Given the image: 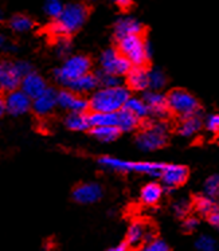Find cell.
Wrapping results in <instances>:
<instances>
[{
    "label": "cell",
    "mask_w": 219,
    "mask_h": 251,
    "mask_svg": "<svg viewBox=\"0 0 219 251\" xmlns=\"http://www.w3.org/2000/svg\"><path fill=\"white\" fill-rule=\"evenodd\" d=\"M87 16L89 8L83 3L76 1L63 5L61 15L50 25V32L55 36H70L85 25Z\"/></svg>",
    "instance_id": "obj_1"
},
{
    "label": "cell",
    "mask_w": 219,
    "mask_h": 251,
    "mask_svg": "<svg viewBox=\"0 0 219 251\" xmlns=\"http://www.w3.org/2000/svg\"><path fill=\"white\" fill-rule=\"evenodd\" d=\"M131 97L129 90L124 86L101 87L94 90L89 100V109L92 112L117 113L124 108L128 98Z\"/></svg>",
    "instance_id": "obj_2"
},
{
    "label": "cell",
    "mask_w": 219,
    "mask_h": 251,
    "mask_svg": "<svg viewBox=\"0 0 219 251\" xmlns=\"http://www.w3.org/2000/svg\"><path fill=\"white\" fill-rule=\"evenodd\" d=\"M118 52L132 66H143L152 55V46L141 35L125 36L118 39Z\"/></svg>",
    "instance_id": "obj_3"
},
{
    "label": "cell",
    "mask_w": 219,
    "mask_h": 251,
    "mask_svg": "<svg viewBox=\"0 0 219 251\" xmlns=\"http://www.w3.org/2000/svg\"><path fill=\"white\" fill-rule=\"evenodd\" d=\"M98 164L104 168L116 171V172H136V174H143L159 177L160 172L163 169L164 164L162 163H133V161H125V160L116 159L112 156H102L98 159Z\"/></svg>",
    "instance_id": "obj_4"
},
{
    "label": "cell",
    "mask_w": 219,
    "mask_h": 251,
    "mask_svg": "<svg viewBox=\"0 0 219 251\" xmlns=\"http://www.w3.org/2000/svg\"><path fill=\"white\" fill-rule=\"evenodd\" d=\"M168 140V126L164 123L156 121V123L148 124L147 126L137 134L136 144L141 151L152 152L163 148Z\"/></svg>",
    "instance_id": "obj_5"
},
{
    "label": "cell",
    "mask_w": 219,
    "mask_h": 251,
    "mask_svg": "<svg viewBox=\"0 0 219 251\" xmlns=\"http://www.w3.org/2000/svg\"><path fill=\"white\" fill-rule=\"evenodd\" d=\"M92 62L85 55H72L62 63L61 67L55 69L54 77L59 83L67 86L74 79L90 72Z\"/></svg>",
    "instance_id": "obj_6"
},
{
    "label": "cell",
    "mask_w": 219,
    "mask_h": 251,
    "mask_svg": "<svg viewBox=\"0 0 219 251\" xmlns=\"http://www.w3.org/2000/svg\"><path fill=\"white\" fill-rule=\"evenodd\" d=\"M167 106L169 112L178 114L182 118L199 113L198 100L191 93L182 89H175L169 92L167 96Z\"/></svg>",
    "instance_id": "obj_7"
},
{
    "label": "cell",
    "mask_w": 219,
    "mask_h": 251,
    "mask_svg": "<svg viewBox=\"0 0 219 251\" xmlns=\"http://www.w3.org/2000/svg\"><path fill=\"white\" fill-rule=\"evenodd\" d=\"M100 65H101V72L112 74L116 77L127 75V73L132 67L128 59H125L116 49H108L102 52L100 56Z\"/></svg>",
    "instance_id": "obj_8"
},
{
    "label": "cell",
    "mask_w": 219,
    "mask_h": 251,
    "mask_svg": "<svg viewBox=\"0 0 219 251\" xmlns=\"http://www.w3.org/2000/svg\"><path fill=\"white\" fill-rule=\"evenodd\" d=\"M22 78L16 62H0V90L10 93L19 89Z\"/></svg>",
    "instance_id": "obj_9"
},
{
    "label": "cell",
    "mask_w": 219,
    "mask_h": 251,
    "mask_svg": "<svg viewBox=\"0 0 219 251\" xmlns=\"http://www.w3.org/2000/svg\"><path fill=\"white\" fill-rule=\"evenodd\" d=\"M159 177L162 179L167 190H172L186 183V180L189 177V169L184 165L164 164Z\"/></svg>",
    "instance_id": "obj_10"
},
{
    "label": "cell",
    "mask_w": 219,
    "mask_h": 251,
    "mask_svg": "<svg viewBox=\"0 0 219 251\" xmlns=\"http://www.w3.org/2000/svg\"><path fill=\"white\" fill-rule=\"evenodd\" d=\"M58 106L69 113H85L89 109V101L72 90H62L56 94Z\"/></svg>",
    "instance_id": "obj_11"
},
{
    "label": "cell",
    "mask_w": 219,
    "mask_h": 251,
    "mask_svg": "<svg viewBox=\"0 0 219 251\" xmlns=\"http://www.w3.org/2000/svg\"><path fill=\"white\" fill-rule=\"evenodd\" d=\"M3 101H4L5 112H8L12 116H22L31 109V98L19 89L8 93V96Z\"/></svg>",
    "instance_id": "obj_12"
},
{
    "label": "cell",
    "mask_w": 219,
    "mask_h": 251,
    "mask_svg": "<svg viewBox=\"0 0 219 251\" xmlns=\"http://www.w3.org/2000/svg\"><path fill=\"white\" fill-rule=\"evenodd\" d=\"M147 105L149 116L156 118H164L168 114V106H167V96L158 90H149L145 92L144 97L141 98Z\"/></svg>",
    "instance_id": "obj_13"
},
{
    "label": "cell",
    "mask_w": 219,
    "mask_h": 251,
    "mask_svg": "<svg viewBox=\"0 0 219 251\" xmlns=\"http://www.w3.org/2000/svg\"><path fill=\"white\" fill-rule=\"evenodd\" d=\"M56 94H58L56 90L51 89V87H47L46 90L42 93V94H39L34 100H31V109L38 116H49L58 106Z\"/></svg>",
    "instance_id": "obj_14"
},
{
    "label": "cell",
    "mask_w": 219,
    "mask_h": 251,
    "mask_svg": "<svg viewBox=\"0 0 219 251\" xmlns=\"http://www.w3.org/2000/svg\"><path fill=\"white\" fill-rule=\"evenodd\" d=\"M102 187L97 183H82L73 191V199L81 204H92L101 199Z\"/></svg>",
    "instance_id": "obj_15"
},
{
    "label": "cell",
    "mask_w": 219,
    "mask_h": 251,
    "mask_svg": "<svg viewBox=\"0 0 219 251\" xmlns=\"http://www.w3.org/2000/svg\"><path fill=\"white\" fill-rule=\"evenodd\" d=\"M153 238L152 231L149 230L144 222L136 221L129 226L127 232V246L129 247H138L145 242L151 241Z\"/></svg>",
    "instance_id": "obj_16"
},
{
    "label": "cell",
    "mask_w": 219,
    "mask_h": 251,
    "mask_svg": "<svg viewBox=\"0 0 219 251\" xmlns=\"http://www.w3.org/2000/svg\"><path fill=\"white\" fill-rule=\"evenodd\" d=\"M21 90L27 94L31 100L36 98L39 94L45 92L47 89L46 81L35 72H31L26 74L21 81Z\"/></svg>",
    "instance_id": "obj_17"
},
{
    "label": "cell",
    "mask_w": 219,
    "mask_h": 251,
    "mask_svg": "<svg viewBox=\"0 0 219 251\" xmlns=\"http://www.w3.org/2000/svg\"><path fill=\"white\" fill-rule=\"evenodd\" d=\"M143 25L132 16H122L114 25V35L118 39L131 35H143Z\"/></svg>",
    "instance_id": "obj_18"
},
{
    "label": "cell",
    "mask_w": 219,
    "mask_h": 251,
    "mask_svg": "<svg viewBox=\"0 0 219 251\" xmlns=\"http://www.w3.org/2000/svg\"><path fill=\"white\" fill-rule=\"evenodd\" d=\"M128 86L135 92H145L149 89L148 82V70L144 66L131 67V70L127 73Z\"/></svg>",
    "instance_id": "obj_19"
},
{
    "label": "cell",
    "mask_w": 219,
    "mask_h": 251,
    "mask_svg": "<svg viewBox=\"0 0 219 251\" xmlns=\"http://www.w3.org/2000/svg\"><path fill=\"white\" fill-rule=\"evenodd\" d=\"M67 89L72 92L77 93V94H86V93H93L94 90H97L98 87V79L96 74L92 73H86L80 78L74 79L73 82L67 85Z\"/></svg>",
    "instance_id": "obj_20"
},
{
    "label": "cell",
    "mask_w": 219,
    "mask_h": 251,
    "mask_svg": "<svg viewBox=\"0 0 219 251\" xmlns=\"http://www.w3.org/2000/svg\"><path fill=\"white\" fill-rule=\"evenodd\" d=\"M202 126H203V120L200 118L198 113V114H192V116H189V117H184L180 125H179L178 132L183 137H192L202 129Z\"/></svg>",
    "instance_id": "obj_21"
},
{
    "label": "cell",
    "mask_w": 219,
    "mask_h": 251,
    "mask_svg": "<svg viewBox=\"0 0 219 251\" xmlns=\"http://www.w3.org/2000/svg\"><path fill=\"white\" fill-rule=\"evenodd\" d=\"M163 187L158 183H148L143 187V190L140 192V199L144 204L155 205L160 201L163 196Z\"/></svg>",
    "instance_id": "obj_22"
},
{
    "label": "cell",
    "mask_w": 219,
    "mask_h": 251,
    "mask_svg": "<svg viewBox=\"0 0 219 251\" xmlns=\"http://www.w3.org/2000/svg\"><path fill=\"white\" fill-rule=\"evenodd\" d=\"M65 125L67 129L74 130V132H83V130L90 129L86 113H69L65 118Z\"/></svg>",
    "instance_id": "obj_23"
},
{
    "label": "cell",
    "mask_w": 219,
    "mask_h": 251,
    "mask_svg": "<svg viewBox=\"0 0 219 251\" xmlns=\"http://www.w3.org/2000/svg\"><path fill=\"white\" fill-rule=\"evenodd\" d=\"M90 128H98V126H116L117 125V113H100L92 112L87 114Z\"/></svg>",
    "instance_id": "obj_24"
},
{
    "label": "cell",
    "mask_w": 219,
    "mask_h": 251,
    "mask_svg": "<svg viewBox=\"0 0 219 251\" xmlns=\"http://www.w3.org/2000/svg\"><path fill=\"white\" fill-rule=\"evenodd\" d=\"M140 120L133 116L132 113H129L127 109L122 108L121 110L117 112V126L120 132H131L133 129H136L138 126Z\"/></svg>",
    "instance_id": "obj_25"
},
{
    "label": "cell",
    "mask_w": 219,
    "mask_h": 251,
    "mask_svg": "<svg viewBox=\"0 0 219 251\" xmlns=\"http://www.w3.org/2000/svg\"><path fill=\"white\" fill-rule=\"evenodd\" d=\"M124 109H127L128 112L132 113L135 117L137 120H144L149 116L148 108L145 102H144L141 98L136 97H129L127 100V102L124 105Z\"/></svg>",
    "instance_id": "obj_26"
},
{
    "label": "cell",
    "mask_w": 219,
    "mask_h": 251,
    "mask_svg": "<svg viewBox=\"0 0 219 251\" xmlns=\"http://www.w3.org/2000/svg\"><path fill=\"white\" fill-rule=\"evenodd\" d=\"M120 130L117 126H98V128H92V134L94 139L102 143H112L118 139Z\"/></svg>",
    "instance_id": "obj_27"
},
{
    "label": "cell",
    "mask_w": 219,
    "mask_h": 251,
    "mask_svg": "<svg viewBox=\"0 0 219 251\" xmlns=\"http://www.w3.org/2000/svg\"><path fill=\"white\" fill-rule=\"evenodd\" d=\"M10 27L15 32H27L34 27V21L25 14H16L10 19Z\"/></svg>",
    "instance_id": "obj_28"
},
{
    "label": "cell",
    "mask_w": 219,
    "mask_h": 251,
    "mask_svg": "<svg viewBox=\"0 0 219 251\" xmlns=\"http://www.w3.org/2000/svg\"><path fill=\"white\" fill-rule=\"evenodd\" d=\"M195 210L198 211L200 215L209 216L211 212L218 210V204L217 200L211 199L209 196H199L198 199L195 200Z\"/></svg>",
    "instance_id": "obj_29"
},
{
    "label": "cell",
    "mask_w": 219,
    "mask_h": 251,
    "mask_svg": "<svg viewBox=\"0 0 219 251\" xmlns=\"http://www.w3.org/2000/svg\"><path fill=\"white\" fill-rule=\"evenodd\" d=\"M148 82H149V89L152 90H160L165 86L167 83V77L162 70L159 69H155V70H151L148 72Z\"/></svg>",
    "instance_id": "obj_30"
},
{
    "label": "cell",
    "mask_w": 219,
    "mask_h": 251,
    "mask_svg": "<svg viewBox=\"0 0 219 251\" xmlns=\"http://www.w3.org/2000/svg\"><path fill=\"white\" fill-rule=\"evenodd\" d=\"M204 195L209 196L211 199H215L218 198L219 194V176L217 174L213 175V176H210L209 179L206 180V183H204Z\"/></svg>",
    "instance_id": "obj_31"
},
{
    "label": "cell",
    "mask_w": 219,
    "mask_h": 251,
    "mask_svg": "<svg viewBox=\"0 0 219 251\" xmlns=\"http://www.w3.org/2000/svg\"><path fill=\"white\" fill-rule=\"evenodd\" d=\"M63 3L61 0H46L45 5H43V11L49 18L51 19H56L58 16L61 15L62 10H63Z\"/></svg>",
    "instance_id": "obj_32"
},
{
    "label": "cell",
    "mask_w": 219,
    "mask_h": 251,
    "mask_svg": "<svg viewBox=\"0 0 219 251\" xmlns=\"http://www.w3.org/2000/svg\"><path fill=\"white\" fill-rule=\"evenodd\" d=\"M195 247L198 251H217L218 243L213 236L200 235L195 242Z\"/></svg>",
    "instance_id": "obj_33"
},
{
    "label": "cell",
    "mask_w": 219,
    "mask_h": 251,
    "mask_svg": "<svg viewBox=\"0 0 219 251\" xmlns=\"http://www.w3.org/2000/svg\"><path fill=\"white\" fill-rule=\"evenodd\" d=\"M72 41L69 36H56L55 50L59 56H67L72 52Z\"/></svg>",
    "instance_id": "obj_34"
},
{
    "label": "cell",
    "mask_w": 219,
    "mask_h": 251,
    "mask_svg": "<svg viewBox=\"0 0 219 251\" xmlns=\"http://www.w3.org/2000/svg\"><path fill=\"white\" fill-rule=\"evenodd\" d=\"M172 208L179 218H186L191 210V201L189 199H179L173 203Z\"/></svg>",
    "instance_id": "obj_35"
},
{
    "label": "cell",
    "mask_w": 219,
    "mask_h": 251,
    "mask_svg": "<svg viewBox=\"0 0 219 251\" xmlns=\"http://www.w3.org/2000/svg\"><path fill=\"white\" fill-rule=\"evenodd\" d=\"M141 251H169L168 245L162 239L158 238H152L151 241H148L144 243Z\"/></svg>",
    "instance_id": "obj_36"
},
{
    "label": "cell",
    "mask_w": 219,
    "mask_h": 251,
    "mask_svg": "<svg viewBox=\"0 0 219 251\" xmlns=\"http://www.w3.org/2000/svg\"><path fill=\"white\" fill-rule=\"evenodd\" d=\"M97 79L98 85H101L102 87H112L120 85V77H116V75L104 72H100V74H97Z\"/></svg>",
    "instance_id": "obj_37"
},
{
    "label": "cell",
    "mask_w": 219,
    "mask_h": 251,
    "mask_svg": "<svg viewBox=\"0 0 219 251\" xmlns=\"http://www.w3.org/2000/svg\"><path fill=\"white\" fill-rule=\"evenodd\" d=\"M203 126L210 133H218L219 129V117L217 113H213V114H209L206 120L203 121Z\"/></svg>",
    "instance_id": "obj_38"
},
{
    "label": "cell",
    "mask_w": 219,
    "mask_h": 251,
    "mask_svg": "<svg viewBox=\"0 0 219 251\" xmlns=\"http://www.w3.org/2000/svg\"><path fill=\"white\" fill-rule=\"evenodd\" d=\"M199 227V221L194 216H189V218H186L184 219V223H183V228L187 232H192L195 231L196 228Z\"/></svg>",
    "instance_id": "obj_39"
},
{
    "label": "cell",
    "mask_w": 219,
    "mask_h": 251,
    "mask_svg": "<svg viewBox=\"0 0 219 251\" xmlns=\"http://www.w3.org/2000/svg\"><path fill=\"white\" fill-rule=\"evenodd\" d=\"M16 66H18V70L21 72L22 77H25L26 74H28V73L32 72V67L28 62H25V61H19L16 62Z\"/></svg>",
    "instance_id": "obj_40"
},
{
    "label": "cell",
    "mask_w": 219,
    "mask_h": 251,
    "mask_svg": "<svg viewBox=\"0 0 219 251\" xmlns=\"http://www.w3.org/2000/svg\"><path fill=\"white\" fill-rule=\"evenodd\" d=\"M0 50H5V51H14L15 50V46L1 34H0Z\"/></svg>",
    "instance_id": "obj_41"
},
{
    "label": "cell",
    "mask_w": 219,
    "mask_h": 251,
    "mask_svg": "<svg viewBox=\"0 0 219 251\" xmlns=\"http://www.w3.org/2000/svg\"><path fill=\"white\" fill-rule=\"evenodd\" d=\"M207 219H209L210 225L213 226V227H218L219 226V211H214V212H211L209 216H207Z\"/></svg>",
    "instance_id": "obj_42"
},
{
    "label": "cell",
    "mask_w": 219,
    "mask_h": 251,
    "mask_svg": "<svg viewBox=\"0 0 219 251\" xmlns=\"http://www.w3.org/2000/svg\"><path fill=\"white\" fill-rule=\"evenodd\" d=\"M113 4H116L117 7L122 8V10H127L132 5V0H112Z\"/></svg>",
    "instance_id": "obj_43"
},
{
    "label": "cell",
    "mask_w": 219,
    "mask_h": 251,
    "mask_svg": "<svg viewBox=\"0 0 219 251\" xmlns=\"http://www.w3.org/2000/svg\"><path fill=\"white\" fill-rule=\"evenodd\" d=\"M107 251H128V246L127 243H121V245H117V246L112 247Z\"/></svg>",
    "instance_id": "obj_44"
},
{
    "label": "cell",
    "mask_w": 219,
    "mask_h": 251,
    "mask_svg": "<svg viewBox=\"0 0 219 251\" xmlns=\"http://www.w3.org/2000/svg\"><path fill=\"white\" fill-rule=\"evenodd\" d=\"M5 113V108H4V101L0 98V118L3 117V114Z\"/></svg>",
    "instance_id": "obj_45"
},
{
    "label": "cell",
    "mask_w": 219,
    "mask_h": 251,
    "mask_svg": "<svg viewBox=\"0 0 219 251\" xmlns=\"http://www.w3.org/2000/svg\"><path fill=\"white\" fill-rule=\"evenodd\" d=\"M3 21V14H1V11H0V23Z\"/></svg>",
    "instance_id": "obj_46"
}]
</instances>
